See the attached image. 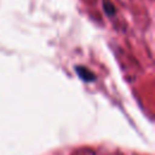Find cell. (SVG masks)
Returning a JSON list of instances; mask_svg holds the SVG:
<instances>
[{
	"label": "cell",
	"mask_w": 155,
	"mask_h": 155,
	"mask_svg": "<svg viewBox=\"0 0 155 155\" xmlns=\"http://www.w3.org/2000/svg\"><path fill=\"white\" fill-rule=\"evenodd\" d=\"M104 11L107 12V15H109V16H111V15H114V12H115V7L109 2V1H104Z\"/></svg>",
	"instance_id": "obj_2"
},
{
	"label": "cell",
	"mask_w": 155,
	"mask_h": 155,
	"mask_svg": "<svg viewBox=\"0 0 155 155\" xmlns=\"http://www.w3.org/2000/svg\"><path fill=\"white\" fill-rule=\"evenodd\" d=\"M75 70H76V73L79 74V76H80L84 81H93V80L96 79L94 74H93L92 71H90L88 69L84 68V67H76Z\"/></svg>",
	"instance_id": "obj_1"
}]
</instances>
